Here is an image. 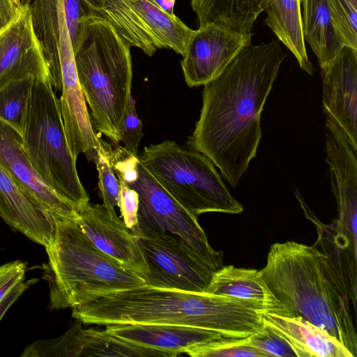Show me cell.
<instances>
[{
	"label": "cell",
	"mask_w": 357,
	"mask_h": 357,
	"mask_svg": "<svg viewBox=\"0 0 357 357\" xmlns=\"http://www.w3.org/2000/svg\"><path fill=\"white\" fill-rule=\"evenodd\" d=\"M333 26L345 47L357 50V6L350 0H326Z\"/></svg>",
	"instance_id": "obj_27"
},
{
	"label": "cell",
	"mask_w": 357,
	"mask_h": 357,
	"mask_svg": "<svg viewBox=\"0 0 357 357\" xmlns=\"http://www.w3.org/2000/svg\"><path fill=\"white\" fill-rule=\"evenodd\" d=\"M138 239L149 268L144 285L204 292L215 271L188 244L169 233L141 235Z\"/></svg>",
	"instance_id": "obj_9"
},
{
	"label": "cell",
	"mask_w": 357,
	"mask_h": 357,
	"mask_svg": "<svg viewBox=\"0 0 357 357\" xmlns=\"http://www.w3.org/2000/svg\"><path fill=\"white\" fill-rule=\"evenodd\" d=\"M264 319L296 349L300 357H354L327 332L300 317L264 313Z\"/></svg>",
	"instance_id": "obj_20"
},
{
	"label": "cell",
	"mask_w": 357,
	"mask_h": 357,
	"mask_svg": "<svg viewBox=\"0 0 357 357\" xmlns=\"http://www.w3.org/2000/svg\"><path fill=\"white\" fill-rule=\"evenodd\" d=\"M64 11L74 53L82 40L85 20L94 15L84 0H63Z\"/></svg>",
	"instance_id": "obj_30"
},
{
	"label": "cell",
	"mask_w": 357,
	"mask_h": 357,
	"mask_svg": "<svg viewBox=\"0 0 357 357\" xmlns=\"http://www.w3.org/2000/svg\"><path fill=\"white\" fill-rule=\"evenodd\" d=\"M94 245L129 268L144 275L149 268L138 237L119 218L115 210L103 204H88L75 220Z\"/></svg>",
	"instance_id": "obj_14"
},
{
	"label": "cell",
	"mask_w": 357,
	"mask_h": 357,
	"mask_svg": "<svg viewBox=\"0 0 357 357\" xmlns=\"http://www.w3.org/2000/svg\"><path fill=\"white\" fill-rule=\"evenodd\" d=\"M264 11L265 24L293 54L301 68L312 75L303 32L301 0H270Z\"/></svg>",
	"instance_id": "obj_22"
},
{
	"label": "cell",
	"mask_w": 357,
	"mask_h": 357,
	"mask_svg": "<svg viewBox=\"0 0 357 357\" xmlns=\"http://www.w3.org/2000/svg\"><path fill=\"white\" fill-rule=\"evenodd\" d=\"M285 58L278 40L250 43L204 84L189 148L208 157L232 188L257 155L261 113Z\"/></svg>",
	"instance_id": "obj_1"
},
{
	"label": "cell",
	"mask_w": 357,
	"mask_h": 357,
	"mask_svg": "<svg viewBox=\"0 0 357 357\" xmlns=\"http://www.w3.org/2000/svg\"><path fill=\"white\" fill-rule=\"evenodd\" d=\"M29 75L50 80L30 11L22 3L15 19L0 31V89Z\"/></svg>",
	"instance_id": "obj_15"
},
{
	"label": "cell",
	"mask_w": 357,
	"mask_h": 357,
	"mask_svg": "<svg viewBox=\"0 0 357 357\" xmlns=\"http://www.w3.org/2000/svg\"><path fill=\"white\" fill-rule=\"evenodd\" d=\"M270 0H190L199 27L218 22L251 32L259 15Z\"/></svg>",
	"instance_id": "obj_24"
},
{
	"label": "cell",
	"mask_w": 357,
	"mask_h": 357,
	"mask_svg": "<svg viewBox=\"0 0 357 357\" xmlns=\"http://www.w3.org/2000/svg\"><path fill=\"white\" fill-rule=\"evenodd\" d=\"M45 248L43 277L51 310L74 308L145 284L142 275L96 248L75 220L54 217V234Z\"/></svg>",
	"instance_id": "obj_4"
},
{
	"label": "cell",
	"mask_w": 357,
	"mask_h": 357,
	"mask_svg": "<svg viewBox=\"0 0 357 357\" xmlns=\"http://www.w3.org/2000/svg\"><path fill=\"white\" fill-rule=\"evenodd\" d=\"M326 162L337 205L335 229L356 247L357 144L324 109Z\"/></svg>",
	"instance_id": "obj_10"
},
{
	"label": "cell",
	"mask_w": 357,
	"mask_h": 357,
	"mask_svg": "<svg viewBox=\"0 0 357 357\" xmlns=\"http://www.w3.org/2000/svg\"><path fill=\"white\" fill-rule=\"evenodd\" d=\"M82 33L74 53L78 80L96 128L119 145L118 128L131 96V47L98 16L85 20Z\"/></svg>",
	"instance_id": "obj_5"
},
{
	"label": "cell",
	"mask_w": 357,
	"mask_h": 357,
	"mask_svg": "<svg viewBox=\"0 0 357 357\" xmlns=\"http://www.w3.org/2000/svg\"><path fill=\"white\" fill-rule=\"evenodd\" d=\"M110 146L102 142V148L92 158L98 172V188L103 205L114 210L119 206L120 185L114 175L109 155Z\"/></svg>",
	"instance_id": "obj_28"
},
{
	"label": "cell",
	"mask_w": 357,
	"mask_h": 357,
	"mask_svg": "<svg viewBox=\"0 0 357 357\" xmlns=\"http://www.w3.org/2000/svg\"><path fill=\"white\" fill-rule=\"evenodd\" d=\"M301 5L304 38L322 71L345 46L333 26L326 0H301Z\"/></svg>",
	"instance_id": "obj_23"
},
{
	"label": "cell",
	"mask_w": 357,
	"mask_h": 357,
	"mask_svg": "<svg viewBox=\"0 0 357 357\" xmlns=\"http://www.w3.org/2000/svg\"><path fill=\"white\" fill-rule=\"evenodd\" d=\"M19 8L15 6L13 0H0V31L15 19Z\"/></svg>",
	"instance_id": "obj_35"
},
{
	"label": "cell",
	"mask_w": 357,
	"mask_h": 357,
	"mask_svg": "<svg viewBox=\"0 0 357 357\" xmlns=\"http://www.w3.org/2000/svg\"><path fill=\"white\" fill-rule=\"evenodd\" d=\"M157 48H167L184 56L194 30L175 15L163 10L154 0H128Z\"/></svg>",
	"instance_id": "obj_21"
},
{
	"label": "cell",
	"mask_w": 357,
	"mask_h": 357,
	"mask_svg": "<svg viewBox=\"0 0 357 357\" xmlns=\"http://www.w3.org/2000/svg\"><path fill=\"white\" fill-rule=\"evenodd\" d=\"M0 218L13 229L46 247L54 231V219L39 208L0 165Z\"/></svg>",
	"instance_id": "obj_18"
},
{
	"label": "cell",
	"mask_w": 357,
	"mask_h": 357,
	"mask_svg": "<svg viewBox=\"0 0 357 357\" xmlns=\"http://www.w3.org/2000/svg\"><path fill=\"white\" fill-rule=\"evenodd\" d=\"M0 165L24 193L44 213L54 219L76 220L77 207L59 195L40 177L28 158L20 133L0 119Z\"/></svg>",
	"instance_id": "obj_12"
},
{
	"label": "cell",
	"mask_w": 357,
	"mask_h": 357,
	"mask_svg": "<svg viewBox=\"0 0 357 357\" xmlns=\"http://www.w3.org/2000/svg\"><path fill=\"white\" fill-rule=\"evenodd\" d=\"M140 164L195 217L207 212L237 214L243 207L229 192L211 160L171 140L146 146Z\"/></svg>",
	"instance_id": "obj_7"
},
{
	"label": "cell",
	"mask_w": 357,
	"mask_h": 357,
	"mask_svg": "<svg viewBox=\"0 0 357 357\" xmlns=\"http://www.w3.org/2000/svg\"><path fill=\"white\" fill-rule=\"evenodd\" d=\"M20 356L170 357L167 353L121 340L106 330L84 329L78 320L61 336L31 342L24 348Z\"/></svg>",
	"instance_id": "obj_13"
},
{
	"label": "cell",
	"mask_w": 357,
	"mask_h": 357,
	"mask_svg": "<svg viewBox=\"0 0 357 357\" xmlns=\"http://www.w3.org/2000/svg\"><path fill=\"white\" fill-rule=\"evenodd\" d=\"M13 2L14 3V4L15 5V6L17 8H19L22 4V2L20 0H13Z\"/></svg>",
	"instance_id": "obj_38"
},
{
	"label": "cell",
	"mask_w": 357,
	"mask_h": 357,
	"mask_svg": "<svg viewBox=\"0 0 357 357\" xmlns=\"http://www.w3.org/2000/svg\"><path fill=\"white\" fill-rule=\"evenodd\" d=\"M261 277L284 307V317H300L327 332L357 356L356 310L327 257L315 245L275 243Z\"/></svg>",
	"instance_id": "obj_3"
},
{
	"label": "cell",
	"mask_w": 357,
	"mask_h": 357,
	"mask_svg": "<svg viewBox=\"0 0 357 357\" xmlns=\"http://www.w3.org/2000/svg\"><path fill=\"white\" fill-rule=\"evenodd\" d=\"M252 32L213 22L194 31L181 61L188 86L204 85L216 77L246 45Z\"/></svg>",
	"instance_id": "obj_11"
},
{
	"label": "cell",
	"mask_w": 357,
	"mask_h": 357,
	"mask_svg": "<svg viewBox=\"0 0 357 357\" xmlns=\"http://www.w3.org/2000/svg\"><path fill=\"white\" fill-rule=\"evenodd\" d=\"M138 176L128 185L139 196V236L151 234H172L188 244L214 271L223 266V252L210 245L197 218L172 197L140 164Z\"/></svg>",
	"instance_id": "obj_8"
},
{
	"label": "cell",
	"mask_w": 357,
	"mask_h": 357,
	"mask_svg": "<svg viewBox=\"0 0 357 357\" xmlns=\"http://www.w3.org/2000/svg\"><path fill=\"white\" fill-rule=\"evenodd\" d=\"M204 293L234 298L256 306L264 313L285 316L284 305L257 269L222 266L214 272Z\"/></svg>",
	"instance_id": "obj_19"
},
{
	"label": "cell",
	"mask_w": 357,
	"mask_h": 357,
	"mask_svg": "<svg viewBox=\"0 0 357 357\" xmlns=\"http://www.w3.org/2000/svg\"><path fill=\"white\" fill-rule=\"evenodd\" d=\"M321 75L323 109L357 144V50L344 47Z\"/></svg>",
	"instance_id": "obj_16"
},
{
	"label": "cell",
	"mask_w": 357,
	"mask_h": 357,
	"mask_svg": "<svg viewBox=\"0 0 357 357\" xmlns=\"http://www.w3.org/2000/svg\"><path fill=\"white\" fill-rule=\"evenodd\" d=\"M185 354L192 357H266L244 338L221 337L187 349Z\"/></svg>",
	"instance_id": "obj_26"
},
{
	"label": "cell",
	"mask_w": 357,
	"mask_h": 357,
	"mask_svg": "<svg viewBox=\"0 0 357 357\" xmlns=\"http://www.w3.org/2000/svg\"><path fill=\"white\" fill-rule=\"evenodd\" d=\"M27 264L15 260L0 266V303L24 280Z\"/></svg>",
	"instance_id": "obj_33"
},
{
	"label": "cell",
	"mask_w": 357,
	"mask_h": 357,
	"mask_svg": "<svg viewBox=\"0 0 357 357\" xmlns=\"http://www.w3.org/2000/svg\"><path fill=\"white\" fill-rule=\"evenodd\" d=\"M33 80L29 75L0 89V119L20 134Z\"/></svg>",
	"instance_id": "obj_25"
},
{
	"label": "cell",
	"mask_w": 357,
	"mask_h": 357,
	"mask_svg": "<svg viewBox=\"0 0 357 357\" xmlns=\"http://www.w3.org/2000/svg\"><path fill=\"white\" fill-rule=\"evenodd\" d=\"M119 141L124 149L133 155H137L138 146L143 136L142 126L135 109V100L130 96L128 107L118 128Z\"/></svg>",
	"instance_id": "obj_31"
},
{
	"label": "cell",
	"mask_w": 357,
	"mask_h": 357,
	"mask_svg": "<svg viewBox=\"0 0 357 357\" xmlns=\"http://www.w3.org/2000/svg\"><path fill=\"white\" fill-rule=\"evenodd\" d=\"M120 185L119 206L126 225L137 236L138 229L139 196L127 183L118 178Z\"/></svg>",
	"instance_id": "obj_32"
},
{
	"label": "cell",
	"mask_w": 357,
	"mask_h": 357,
	"mask_svg": "<svg viewBox=\"0 0 357 357\" xmlns=\"http://www.w3.org/2000/svg\"><path fill=\"white\" fill-rule=\"evenodd\" d=\"M72 309V317L82 324L178 325L235 338L257 333L262 321L258 310L239 299L146 285L112 293Z\"/></svg>",
	"instance_id": "obj_2"
},
{
	"label": "cell",
	"mask_w": 357,
	"mask_h": 357,
	"mask_svg": "<svg viewBox=\"0 0 357 357\" xmlns=\"http://www.w3.org/2000/svg\"><path fill=\"white\" fill-rule=\"evenodd\" d=\"M154 1L165 12L174 14V6L176 0H154Z\"/></svg>",
	"instance_id": "obj_36"
},
{
	"label": "cell",
	"mask_w": 357,
	"mask_h": 357,
	"mask_svg": "<svg viewBox=\"0 0 357 357\" xmlns=\"http://www.w3.org/2000/svg\"><path fill=\"white\" fill-rule=\"evenodd\" d=\"M38 282V279L33 278L22 282L15 287L0 303V321L15 301L32 284Z\"/></svg>",
	"instance_id": "obj_34"
},
{
	"label": "cell",
	"mask_w": 357,
	"mask_h": 357,
	"mask_svg": "<svg viewBox=\"0 0 357 357\" xmlns=\"http://www.w3.org/2000/svg\"><path fill=\"white\" fill-rule=\"evenodd\" d=\"M111 335L137 346L158 350L176 357L192 347L222 337L219 333L201 328L154 324L107 325Z\"/></svg>",
	"instance_id": "obj_17"
},
{
	"label": "cell",
	"mask_w": 357,
	"mask_h": 357,
	"mask_svg": "<svg viewBox=\"0 0 357 357\" xmlns=\"http://www.w3.org/2000/svg\"><path fill=\"white\" fill-rule=\"evenodd\" d=\"M248 339L251 345L262 352L266 357H300L296 349L265 322L263 328L249 336Z\"/></svg>",
	"instance_id": "obj_29"
},
{
	"label": "cell",
	"mask_w": 357,
	"mask_h": 357,
	"mask_svg": "<svg viewBox=\"0 0 357 357\" xmlns=\"http://www.w3.org/2000/svg\"><path fill=\"white\" fill-rule=\"evenodd\" d=\"M89 6L95 11L100 10L102 6V0H84Z\"/></svg>",
	"instance_id": "obj_37"
},
{
	"label": "cell",
	"mask_w": 357,
	"mask_h": 357,
	"mask_svg": "<svg viewBox=\"0 0 357 357\" xmlns=\"http://www.w3.org/2000/svg\"><path fill=\"white\" fill-rule=\"evenodd\" d=\"M20 135L28 158L45 182L78 211L87 205L89 197L79 178L50 79L34 78Z\"/></svg>",
	"instance_id": "obj_6"
},
{
	"label": "cell",
	"mask_w": 357,
	"mask_h": 357,
	"mask_svg": "<svg viewBox=\"0 0 357 357\" xmlns=\"http://www.w3.org/2000/svg\"><path fill=\"white\" fill-rule=\"evenodd\" d=\"M354 5L357 6V0H350Z\"/></svg>",
	"instance_id": "obj_39"
}]
</instances>
